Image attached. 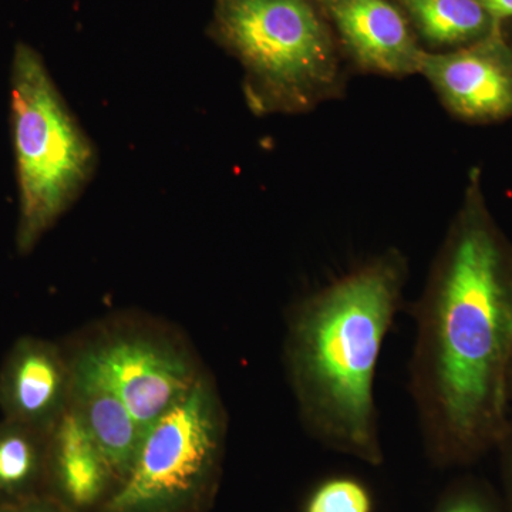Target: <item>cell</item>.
<instances>
[{
  "label": "cell",
  "instance_id": "13",
  "mask_svg": "<svg viewBox=\"0 0 512 512\" xmlns=\"http://www.w3.org/2000/svg\"><path fill=\"white\" fill-rule=\"evenodd\" d=\"M49 434L0 420V505L49 497Z\"/></svg>",
  "mask_w": 512,
  "mask_h": 512
},
{
  "label": "cell",
  "instance_id": "5",
  "mask_svg": "<svg viewBox=\"0 0 512 512\" xmlns=\"http://www.w3.org/2000/svg\"><path fill=\"white\" fill-rule=\"evenodd\" d=\"M228 413L210 370L148 427L133 467L100 512H201L220 484Z\"/></svg>",
  "mask_w": 512,
  "mask_h": 512
},
{
  "label": "cell",
  "instance_id": "11",
  "mask_svg": "<svg viewBox=\"0 0 512 512\" xmlns=\"http://www.w3.org/2000/svg\"><path fill=\"white\" fill-rule=\"evenodd\" d=\"M72 376L69 407L103 451L117 487L133 467L146 433L113 390L73 370Z\"/></svg>",
  "mask_w": 512,
  "mask_h": 512
},
{
  "label": "cell",
  "instance_id": "3",
  "mask_svg": "<svg viewBox=\"0 0 512 512\" xmlns=\"http://www.w3.org/2000/svg\"><path fill=\"white\" fill-rule=\"evenodd\" d=\"M208 35L241 64L256 116L309 113L345 92V56L316 0H214Z\"/></svg>",
  "mask_w": 512,
  "mask_h": 512
},
{
  "label": "cell",
  "instance_id": "19",
  "mask_svg": "<svg viewBox=\"0 0 512 512\" xmlns=\"http://www.w3.org/2000/svg\"><path fill=\"white\" fill-rule=\"evenodd\" d=\"M511 397H512V376H511Z\"/></svg>",
  "mask_w": 512,
  "mask_h": 512
},
{
  "label": "cell",
  "instance_id": "1",
  "mask_svg": "<svg viewBox=\"0 0 512 512\" xmlns=\"http://www.w3.org/2000/svg\"><path fill=\"white\" fill-rule=\"evenodd\" d=\"M407 390L434 467L463 466L498 446L512 376V247L471 171L463 202L412 305Z\"/></svg>",
  "mask_w": 512,
  "mask_h": 512
},
{
  "label": "cell",
  "instance_id": "16",
  "mask_svg": "<svg viewBox=\"0 0 512 512\" xmlns=\"http://www.w3.org/2000/svg\"><path fill=\"white\" fill-rule=\"evenodd\" d=\"M0 512H76L59 503L52 497H43L30 503L19 505H0Z\"/></svg>",
  "mask_w": 512,
  "mask_h": 512
},
{
  "label": "cell",
  "instance_id": "12",
  "mask_svg": "<svg viewBox=\"0 0 512 512\" xmlns=\"http://www.w3.org/2000/svg\"><path fill=\"white\" fill-rule=\"evenodd\" d=\"M427 52L471 45L498 26L478 0H393Z\"/></svg>",
  "mask_w": 512,
  "mask_h": 512
},
{
  "label": "cell",
  "instance_id": "6",
  "mask_svg": "<svg viewBox=\"0 0 512 512\" xmlns=\"http://www.w3.org/2000/svg\"><path fill=\"white\" fill-rule=\"evenodd\" d=\"M63 346L73 372L113 390L144 433L208 370L180 329L138 313L103 319Z\"/></svg>",
  "mask_w": 512,
  "mask_h": 512
},
{
  "label": "cell",
  "instance_id": "2",
  "mask_svg": "<svg viewBox=\"0 0 512 512\" xmlns=\"http://www.w3.org/2000/svg\"><path fill=\"white\" fill-rule=\"evenodd\" d=\"M409 274L406 255L387 248L302 296L285 315L282 363L302 429L367 466L386 460L377 366Z\"/></svg>",
  "mask_w": 512,
  "mask_h": 512
},
{
  "label": "cell",
  "instance_id": "9",
  "mask_svg": "<svg viewBox=\"0 0 512 512\" xmlns=\"http://www.w3.org/2000/svg\"><path fill=\"white\" fill-rule=\"evenodd\" d=\"M72 379V366L63 345L22 336L0 366L3 419L50 433L69 409Z\"/></svg>",
  "mask_w": 512,
  "mask_h": 512
},
{
  "label": "cell",
  "instance_id": "8",
  "mask_svg": "<svg viewBox=\"0 0 512 512\" xmlns=\"http://www.w3.org/2000/svg\"><path fill=\"white\" fill-rule=\"evenodd\" d=\"M348 59L360 72L419 74L423 46L393 0H316Z\"/></svg>",
  "mask_w": 512,
  "mask_h": 512
},
{
  "label": "cell",
  "instance_id": "10",
  "mask_svg": "<svg viewBox=\"0 0 512 512\" xmlns=\"http://www.w3.org/2000/svg\"><path fill=\"white\" fill-rule=\"evenodd\" d=\"M114 488L109 461L69 407L49 434V497L76 512L100 510Z\"/></svg>",
  "mask_w": 512,
  "mask_h": 512
},
{
  "label": "cell",
  "instance_id": "15",
  "mask_svg": "<svg viewBox=\"0 0 512 512\" xmlns=\"http://www.w3.org/2000/svg\"><path fill=\"white\" fill-rule=\"evenodd\" d=\"M431 512H501L493 495L474 481H458L448 487Z\"/></svg>",
  "mask_w": 512,
  "mask_h": 512
},
{
  "label": "cell",
  "instance_id": "7",
  "mask_svg": "<svg viewBox=\"0 0 512 512\" xmlns=\"http://www.w3.org/2000/svg\"><path fill=\"white\" fill-rule=\"evenodd\" d=\"M419 74L457 119L485 124L512 117V45L504 28L458 49L426 50Z\"/></svg>",
  "mask_w": 512,
  "mask_h": 512
},
{
  "label": "cell",
  "instance_id": "14",
  "mask_svg": "<svg viewBox=\"0 0 512 512\" xmlns=\"http://www.w3.org/2000/svg\"><path fill=\"white\" fill-rule=\"evenodd\" d=\"M375 505V495L365 481L336 474L313 485L301 512H375Z\"/></svg>",
  "mask_w": 512,
  "mask_h": 512
},
{
  "label": "cell",
  "instance_id": "4",
  "mask_svg": "<svg viewBox=\"0 0 512 512\" xmlns=\"http://www.w3.org/2000/svg\"><path fill=\"white\" fill-rule=\"evenodd\" d=\"M10 127L19 187L16 249L28 255L82 197L99 156L42 55L23 42L10 69Z\"/></svg>",
  "mask_w": 512,
  "mask_h": 512
},
{
  "label": "cell",
  "instance_id": "18",
  "mask_svg": "<svg viewBox=\"0 0 512 512\" xmlns=\"http://www.w3.org/2000/svg\"><path fill=\"white\" fill-rule=\"evenodd\" d=\"M498 26L512 19V0H478Z\"/></svg>",
  "mask_w": 512,
  "mask_h": 512
},
{
  "label": "cell",
  "instance_id": "17",
  "mask_svg": "<svg viewBox=\"0 0 512 512\" xmlns=\"http://www.w3.org/2000/svg\"><path fill=\"white\" fill-rule=\"evenodd\" d=\"M503 448L504 456V477L505 485H507L508 500H510V507L512 510V423L508 424L507 430H505L503 439L500 444Z\"/></svg>",
  "mask_w": 512,
  "mask_h": 512
}]
</instances>
